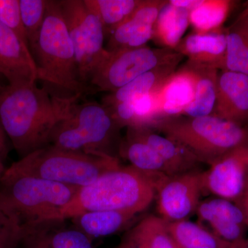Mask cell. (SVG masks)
I'll return each instance as SVG.
<instances>
[{"label":"cell","mask_w":248,"mask_h":248,"mask_svg":"<svg viewBox=\"0 0 248 248\" xmlns=\"http://www.w3.org/2000/svg\"><path fill=\"white\" fill-rule=\"evenodd\" d=\"M75 95H53L37 81L9 84L0 91V122L20 158L49 146L53 129Z\"/></svg>","instance_id":"cell-1"},{"label":"cell","mask_w":248,"mask_h":248,"mask_svg":"<svg viewBox=\"0 0 248 248\" xmlns=\"http://www.w3.org/2000/svg\"><path fill=\"white\" fill-rule=\"evenodd\" d=\"M165 177L142 172L131 165L122 166L78 189L60 218L66 221L87 212L104 210L138 215L151 205L156 186Z\"/></svg>","instance_id":"cell-2"},{"label":"cell","mask_w":248,"mask_h":248,"mask_svg":"<svg viewBox=\"0 0 248 248\" xmlns=\"http://www.w3.org/2000/svg\"><path fill=\"white\" fill-rule=\"evenodd\" d=\"M78 189L5 170L0 178V204L17 218L25 236L39 227L62 221V210Z\"/></svg>","instance_id":"cell-3"},{"label":"cell","mask_w":248,"mask_h":248,"mask_svg":"<svg viewBox=\"0 0 248 248\" xmlns=\"http://www.w3.org/2000/svg\"><path fill=\"white\" fill-rule=\"evenodd\" d=\"M82 96H75L64 117L53 129L49 146L65 151L115 156L113 151L116 148L118 152L123 128L104 104L80 102Z\"/></svg>","instance_id":"cell-4"},{"label":"cell","mask_w":248,"mask_h":248,"mask_svg":"<svg viewBox=\"0 0 248 248\" xmlns=\"http://www.w3.org/2000/svg\"><path fill=\"white\" fill-rule=\"evenodd\" d=\"M38 80L65 90L72 95L94 91L79 79L74 47L59 1H48L45 22L30 48Z\"/></svg>","instance_id":"cell-5"},{"label":"cell","mask_w":248,"mask_h":248,"mask_svg":"<svg viewBox=\"0 0 248 248\" xmlns=\"http://www.w3.org/2000/svg\"><path fill=\"white\" fill-rule=\"evenodd\" d=\"M121 166L119 158L112 155L48 146L20 158L5 170L81 188Z\"/></svg>","instance_id":"cell-6"},{"label":"cell","mask_w":248,"mask_h":248,"mask_svg":"<svg viewBox=\"0 0 248 248\" xmlns=\"http://www.w3.org/2000/svg\"><path fill=\"white\" fill-rule=\"evenodd\" d=\"M149 128L180 143L201 162L209 165L248 143V127L213 115L165 117L155 121Z\"/></svg>","instance_id":"cell-7"},{"label":"cell","mask_w":248,"mask_h":248,"mask_svg":"<svg viewBox=\"0 0 248 248\" xmlns=\"http://www.w3.org/2000/svg\"><path fill=\"white\" fill-rule=\"evenodd\" d=\"M59 4L74 47L79 79L90 86L94 73L110 55L104 47V28L84 0H62Z\"/></svg>","instance_id":"cell-8"},{"label":"cell","mask_w":248,"mask_h":248,"mask_svg":"<svg viewBox=\"0 0 248 248\" xmlns=\"http://www.w3.org/2000/svg\"><path fill=\"white\" fill-rule=\"evenodd\" d=\"M184 58L172 49L148 46L113 52L99 67L91 84L98 91L113 93L156 67Z\"/></svg>","instance_id":"cell-9"},{"label":"cell","mask_w":248,"mask_h":248,"mask_svg":"<svg viewBox=\"0 0 248 248\" xmlns=\"http://www.w3.org/2000/svg\"><path fill=\"white\" fill-rule=\"evenodd\" d=\"M248 182V143L223 155L202 173L203 192L239 205Z\"/></svg>","instance_id":"cell-10"},{"label":"cell","mask_w":248,"mask_h":248,"mask_svg":"<svg viewBox=\"0 0 248 248\" xmlns=\"http://www.w3.org/2000/svg\"><path fill=\"white\" fill-rule=\"evenodd\" d=\"M199 170L165 177L156 186V209L166 222L186 220L196 213L202 190Z\"/></svg>","instance_id":"cell-11"},{"label":"cell","mask_w":248,"mask_h":248,"mask_svg":"<svg viewBox=\"0 0 248 248\" xmlns=\"http://www.w3.org/2000/svg\"><path fill=\"white\" fill-rule=\"evenodd\" d=\"M165 0H143L138 9L109 36L106 50L109 53L140 48L153 40L155 23Z\"/></svg>","instance_id":"cell-12"},{"label":"cell","mask_w":248,"mask_h":248,"mask_svg":"<svg viewBox=\"0 0 248 248\" xmlns=\"http://www.w3.org/2000/svg\"><path fill=\"white\" fill-rule=\"evenodd\" d=\"M0 73L9 84L38 81L37 66L29 46L1 22Z\"/></svg>","instance_id":"cell-13"},{"label":"cell","mask_w":248,"mask_h":248,"mask_svg":"<svg viewBox=\"0 0 248 248\" xmlns=\"http://www.w3.org/2000/svg\"><path fill=\"white\" fill-rule=\"evenodd\" d=\"M196 213L220 239L229 243L245 239L248 228L242 209L231 201L215 197L201 202Z\"/></svg>","instance_id":"cell-14"},{"label":"cell","mask_w":248,"mask_h":248,"mask_svg":"<svg viewBox=\"0 0 248 248\" xmlns=\"http://www.w3.org/2000/svg\"><path fill=\"white\" fill-rule=\"evenodd\" d=\"M213 115L239 125L248 124V76L222 71L217 78Z\"/></svg>","instance_id":"cell-15"},{"label":"cell","mask_w":248,"mask_h":248,"mask_svg":"<svg viewBox=\"0 0 248 248\" xmlns=\"http://www.w3.org/2000/svg\"><path fill=\"white\" fill-rule=\"evenodd\" d=\"M175 51L187 57L189 62L224 70L226 53V31L220 30L208 33L192 32L183 38L176 47Z\"/></svg>","instance_id":"cell-16"},{"label":"cell","mask_w":248,"mask_h":248,"mask_svg":"<svg viewBox=\"0 0 248 248\" xmlns=\"http://www.w3.org/2000/svg\"><path fill=\"white\" fill-rule=\"evenodd\" d=\"M194 96L195 80L190 70L184 65L155 93L156 120L182 115Z\"/></svg>","instance_id":"cell-17"},{"label":"cell","mask_w":248,"mask_h":248,"mask_svg":"<svg viewBox=\"0 0 248 248\" xmlns=\"http://www.w3.org/2000/svg\"><path fill=\"white\" fill-rule=\"evenodd\" d=\"M155 150L164 160L172 176L197 170L200 159L188 149L149 128H128Z\"/></svg>","instance_id":"cell-18"},{"label":"cell","mask_w":248,"mask_h":248,"mask_svg":"<svg viewBox=\"0 0 248 248\" xmlns=\"http://www.w3.org/2000/svg\"><path fill=\"white\" fill-rule=\"evenodd\" d=\"M65 221L52 222L29 232L23 248H93L92 239L78 228H68Z\"/></svg>","instance_id":"cell-19"},{"label":"cell","mask_w":248,"mask_h":248,"mask_svg":"<svg viewBox=\"0 0 248 248\" xmlns=\"http://www.w3.org/2000/svg\"><path fill=\"white\" fill-rule=\"evenodd\" d=\"M182 60H175L147 72L115 92L105 96L103 98L102 104L108 107L117 103L130 102L155 92L177 71V67Z\"/></svg>","instance_id":"cell-20"},{"label":"cell","mask_w":248,"mask_h":248,"mask_svg":"<svg viewBox=\"0 0 248 248\" xmlns=\"http://www.w3.org/2000/svg\"><path fill=\"white\" fill-rule=\"evenodd\" d=\"M185 66L190 70L195 80V96L182 116L199 117L213 115L218 70L189 62H186Z\"/></svg>","instance_id":"cell-21"},{"label":"cell","mask_w":248,"mask_h":248,"mask_svg":"<svg viewBox=\"0 0 248 248\" xmlns=\"http://www.w3.org/2000/svg\"><path fill=\"white\" fill-rule=\"evenodd\" d=\"M118 153L130 165L142 172L151 174L172 176L164 160L146 142L140 140L129 129L121 140Z\"/></svg>","instance_id":"cell-22"},{"label":"cell","mask_w":248,"mask_h":248,"mask_svg":"<svg viewBox=\"0 0 248 248\" xmlns=\"http://www.w3.org/2000/svg\"><path fill=\"white\" fill-rule=\"evenodd\" d=\"M137 215L127 212H87L71 218L76 227L91 237H105L124 229Z\"/></svg>","instance_id":"cell-23"},{"label":"cell","mask_w":248,"mask_h":248,"mask_svg":"<svg viewBox=\"0 0 248 248\" xmlns=\"http://www.w3.org/2000/svg\"><path fill=\"white\" fill-rule=\"evenodd\" d=\"M226 53L223 71L248 76V11L246 9L226 30Z\"/></svg>","instance_id":"cell-24"},{"label":"cell","mask_w":248,"mask_h":248,"mask_svg":"<svg viewBox=\"0 0 248 248\" xmlns=\"http://www.w3.org/2000/svg\"><path fill=\"white\" fill-rule=\"evenodd\" d=\"M189 25L190 11L168 1L155 23L153 40L162 48L175 50Z\"/></svg>","instance_id":"cell-25"},{"label":"cell","mask_w":248,"mask_h":248,"mask_svg":"<svg viewBox=\"0 0 248 248\" xmlns=\"http://www.w3.org/2000/svg\"><path fill=\"white\" fill-rule=\"evenodd\" d=\"M122 244L126 248H177L170 236L166 221L155 215L139 222Z\"/></svg>","instance_id":"cell-26"},{"label":"cell","mask_w":248,"mask_h":248,"mask_svg":"<svg viewBox=\"0 0 248 248\" xmlns=\"http://www.w3.org/2000/svg\"><path fill=\"white\" fill-rule=\"evenodd\" d=\"M166 226L177 248H228L231 244L203 226L187 220L166 222Z\"/></svg>","instance_id":"cell-27"},{"label":"cell","mask_w":248,"mask_h":248,"mask_svg":"<svg viewBox=\"0 0 248 248\" xmlns=\"http://www.w3.org/2000/svg\"><path fill=\"white\" fill-rule=\"evenodd\" d=\"M102 23L106 36H110L138 9L143 0H84Z\"/></svg>","instance_id":"cell-28"},{"label":"cell","mask_w":248,"mask_h":248,"mask_svg":"<svg viewBox=\"0 0 248 248\" xmlns=\"http://www.w3.org/2000/svg\"><path fill=\"white\" fill-rule=\"evenodd\" d=\"M232 2L226 0H203L190 12V24L196 33L220 30L229 14Z\"/></svg>","instance_id":"cell-29"},{"label":"cell","mask_w":248,"mask_h":248,"mask_svg":"<svg viewBox=\"0 0 248 248\" xmlns=\"http://www.w3.org/2000/svg\"><path fill=\"white\" fill-rule=\"evenodd\" d=\"M48 0H19L21 16L29 48L35 45L46 14Z\"/></svg>","instance_id":"cell-30"},{"label":"cell","mask_w":248,"mask_h":248,"mask_svg":"<svg viewBox=\"0 0 248 248\" xmlns=\"http://www.w3.org/2000/svg\"><path fill=\"white\" fill-rule=\"evenodd\" d=\"M24 231L17 218L0 204V248H18Z\"/></svg>","instance_id":"cell-31"},{"label":"cell","mask_w":248,"mask_h":248,"mask_svg":"<svg viewBox=\"0 0 248 248\" xmlns=\"http://www.w3.org/2000/svg\"><path fill=\"white\" fill-rule=\"evenodd\" d=\"M0 22L14 31L29 47L21 16L19 0H0Z\"/></svg>","instance_id":"cell-32"},{"label":"cell","mask_w":248,"mask_h":248,"mask_svg":"<svg viewBox=\"0 0 248 248\" xmlns=\"http://www.w3.org/2000/svg\"><path fill=\"white\" fill-rule=\"evenodd\" d=\"M170 4L177 7L183 8V9L190 11L198 7L203 0H170L169 1Z\"/></svg>","instance_id":"cell-33"},{"label":"cell","mask_w":248,"mask_h":248,"mask_svg":"<svg viewBox=\"0 0 248 248\" xmlns=\"http://www.w3.org/2000/svg\"><path fill=\"white\" fill-rule=\"evenodd\" d=\"M9 154V146H8V138L5 133L4 129L0 122V156L5 161Z\"/></svg>","instance_id":"cell-34"},{"label":"cell","mask_w":248,"mask_h":248,"mask_svg":"<svg viewBox=\"0 0 248 248\" xmlns=\"http://www.w3.org/2000/svg\"><path fill=\"white\" fill-rule=\"evenodd\" d=\"M239 206L242 209L245 217H246V223L248 228V182L245 189L244 195L242 196Z\"/></svg>","instance_id":"cell-35"},{"label":"cell","mask_w":248,"mask_h":248,"mask_svg":"<svg viewBox=\"0 0 248 248\" xmlns=\"http://www.w3.org/2000/svg\"><path fill=\"white\" fill-rule=\"evenodd\" d=\"M228 248H248V240L244 239L237 242L232 243Z\"/></svg>","instance_id":"cell-36"},{"label":"cell","mask_w":248,"mask_h":248,"mask_svg":"<svg viewBox=\"0 0 248 248\" xmlns=\"http://www.w3.org/2000/svg\"><path fill=\"white\" fill-rule=\"evenodd\" d=\"M9 84L7 79L5 78V77L1 73H0V91Z\"/></svg>","instance_id":"cell-37"},{"label":"cell","mask_w":248,"mask_h":248,"mask_svg":"<svg viewBox=\"0 0 248 248\" xmlns=\"http://www.w3.org/2000/svg\"><path fill=\"white\" fill-rule=\"evenodd\" d=\"M4 160L1 159V156H0V178H1L2 174H4L5 170H6L4 168Z\"/></svg>","instance_id":"cell-38"},{"label":"cell","mask_w":248,"mask_h":248,"mask_svg":"<svg viewBox=\"0 0 248 248\" xmlns=\"http://www.w3.org/2000/svg\"><path fill=\"white\" fill-rule=\"evenodd\" d=\"M245 9L248 11V1H246V4H245Z\"/></svg>","instance_id":"cell-39"},{"label":"cell","mask_w":248,"mask_h":248,"mask_svg":"<svg viewBox=\"0 0 248 248\" xmlns=\"http://www.w3.org/2000/svg\"><path fill=\"white\" fill-rule=\"evenodd\" d=\"M126 248L125 247V246H124L123 244H121V246H119L118 248Z\"/></svg>","instance_id":"cell-40"}]
</instances>
